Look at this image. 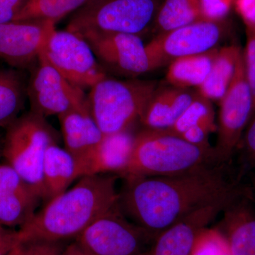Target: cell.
Returning a JSON list of instances; mask_svg holds the SVG:
<instances>
[{"label": "cell", "instance_id": "6da1fadb", "mask_svg": "<svg viewBox=\"0 0 255 255\" xmlns=\"http://www.w3.org/2000/svg\"><path fill=\"white\" fill-rule=\"evenodd\" d=\"M226 164H210L165 177L124 179L118 206L134 224L156 236L193 211L228 200L246 187L228 177Z\"/></svg>", "mask_w": 255, "mask_h": 255}, {"label": "cell", "instance_id": "7a4b0ae2", "mask_svg": "<svg viewBox=\"0 0 255 255\" xmlns=\"http://www.w3.org/2000/svg\"><path fill=\"white\" fill-rule=\"evenodd\" d=\"M117 177L97 174L48 201L18 231L19 245L31 241L63 242L76 238L96 220L118 204Z\"/></svg>", "mask_w": 255, "mask_h": 255}, {"label": "cell", "instance_id": "3957f363", "mask_svg": "<svg viewBox=\"0 0 255 255\" xmlns=\"http://www.w3.org/2000/svg\"><path fill=\"white\" fill-rule=\"evenodd\" d=\"M220 164L214 147H198L168 130L145 128L134 136L130 159L121 177H165Z\"/></svg>", "mask_w": 255, "mask_h": 255}, {"label": "cell", "instance_id": "277c9868", "mask_svg": "<svg viewBox=\"0 0 255 255\" xmlns=\"http://www.w3.org/2000/svg\"><path fill=\"white\" fill-rule=\"evenodd\" d=\"M1 157L41 199H46L43 166L47 149L58 144L59 134L46 118L29 111L6 128Z\"/></svg>", "mask_w": 255, "mask_h": 255}, {"label": "cell", "instance_id": "5b68a950", "mask_svg": "<svg viewBox=\"0 0 255 255\" xmlns=\"http://www.w3.org/2000/svg\"><path fill=\"white\" fill-rule=\"evenodd\" d=\"M151 80H119L107 75L87 95L89 110L105 135L127 131L142 112L157 89Z\"/></svg>", "mask_w": 255, "mask_h": 255}, {"label": "cell", "instance_id": "8992f818", "mask_svg": "<svg viewBox=\"0 0 255 255\" xmlns=\"http://www.w3.org/2000/svg\"><path fill=\"white\" fill-rule=\"evenodd\" d=\"M163 0H88L72 15L66 29L87 33H152Z\"/></svg>", "mask_w": 255, "mask_h": 255}, {"label": "cell", "instance_id": "52a82bcc", "mask_svg": "<svg viewBox=\"0 0 255 255\" xmlns=\"http://www.w3.org/2000/svg\"><path fill=\"white\" fill-rule=\"evenodd\" d=\"M220 104L218 139L214 150L218 162L228 164L238 150L255 112L243 50L238 60L232 82Z\"/></svg>", "mask_w": 255, "mask_h": 255}, {"label": "cell", "instance_id": "ba28073f", "mask_svg": "<svg viewBox=\"0 0 255 255\" xmlns=\"http://www.w3.org/2000/svg\"><path fill=\"white\" fill-rule=\"evenodd\" d=\"M228 19L199 20L153 37L145 44L152 70L182 57L206 53L217 48L229 33Z\"/></svg>", "mask_w": 255, "mask_h": 255}, {"label": "cell", "instance_id": "9c48e42d", "mask_svg": "<svg viewBox=\"0 0 255 255\" xmlns=\"http://www.w3.org/2000/svg\"><path fill=\"white\" fill-rule=\"evenodd\" d=\"M153 240L152 235L129 222L118 204L75 238L85 255H140L144 245Z\"/></svg>", "mask_w": 255, "mask_h": 255}, {"label": "cell", "instance_id": "30bf717a", "mask_svg": "<svg viewBox=\"0 0 255 255\" xmlns=\"http://www.w3.org/2000/svg\"><path fill=\"white\" fill-rule=\"evenodd\" d=\"M29 73L26 95L31 112L45 118L72 110L90 112L84 90L64 78L42 53Z\"/></svg>", "mask_w": 255, "mask_h": 255}, {"label": "cell", "instance_id": "8fae6325", "mask_svg": "<svg viewBox=\"0 0 255 255\" xmlns=\"http://www.w3.org/2000/svg\"><path fill=\"white\" fill-rule=\"evenodd\" d=\"M41 53L64 78L82 90L91 89L107 76L86 40L68 30L55 29Z\"/></svg>", "mask_w": 255, "mask_h": 255}, {"label": "cell", "instance_id": "7c38bea8", "mask_svg": "<svg viewBox=\"0 0 255 255\" xmlns=\"http://www.w3.org/2000/svg\"><path fill=\"white\" fill-rule=\"evenodd\" d=\"M81 36L91 47L106 73L136 78L152 70L141 37L128 33H87Z\"/></svg>", "mask_w": 255, "mask_h": 255}, {"label": "cell", "instance_id": "4fadbf2b", "mask_svg": "<svg viewBox=\"0 0 255 255\" xmlns=\"http://www.w3.org/2000/svg\"><path fill=\"white\" fill-rule=\"evenodd\" d=\"M55 23L48 20L11 21L0 24V59L17 70H30L38 62Z\"/></svg>", "mask_w": 255, "mask_h": 255}, {"label": "cell", "instance_id": "5bb4252c", "mask_svg": "<svg viewBox=\"0 0 255 255\" xmlns=\"http://www.w3.org/2000/svg\"><path fill=\"white\" fill-rule=\"evenodd\" d=\"M233 198L204 206L188 214L159 233L150 248L140 255H191L199 235L223 212Z\"/></svg>", "mask_w": 255, "mask_h": 255}, {"label": "cell", "instance_id": "9a60e30c", "mask_svg": "<svg viewBox=\"0 0 255 255\" xmlns=\"http://www.w3.org/2000/svg\"><path fill=\"white\" fill-rule=\"evenodd\" d=\"M216 229L222 234L231 255H255V202L245 187L230 201Z\"/></svg>", "mask_w": 255, "mask_h": 255}, {"label": "cell", "instance_id": "2e32d148", "mask_svg": "<svg viewBox=\"0 0 255 255\" xmlns=\"http://www.w3.org/2000/svg\"><path fill=\"white\" fill-rule=\"evenodd\" d=\"M41 198L8 164L0 163V223L21 228L35 214Z\"/></svg>", "mask_w": 255, "mask_h": 255}, {"label": "cell", "instance_id": "e0dca14e", "mask_svg": "<svg viewBox=\"0 0 255 255\" xmlns=\"http://www.w3.org/2000/svg\"><path fill=\"white\" fill-rule=\"evenodd\" d=\"M133 140L134 136L128 130L105 135L91 153L78 161L82 177L107 174L120 175L130 159Z\"/></svg>", "mask_w": 255, "mask_h": 255}, {"label": "cell", "instance_id": "ac0fdd59", "mask_svg": "<svg viewBox=\"0 0 255 255\" xmlns=\"http://www.w3.org/2000/svg\"><path fill=\"white\" fill-rule=\"evenodd\" d=\"M198 94L191 89L173 86L157 88L139 120L145 128H170Z\"/></svg>", "mask_w": 255, "mask_h": 255}, {"label": "cell", "instance_id": "d6986e66", "mask_svg": "<svg viewBox=\"0 0 255 255\" xmlns=\"http://www.w3.org/2000/svg\"><path fill=\"white\" fill-rule=\"evenodd\" d=\"M58 118L65 149L78 161L91 153L105 137L89 111L72 110Z\"/></svg>", "mask_w": 255, "mask_h": 255}, {"label": "cell", "instance_id": "ffe728a7", "mask_svg": "<svg viewBox=\"0 0 255 255\" xmlns=\"http://www.w3.org/2000/svg\"><path fill=\"white\" fill-rule=\"evenodd\" d=\"M82 177L78 159L58 144L47 149L43 166V184L48 201L68 189L78 178Z\"/></svg>", "mask_w": 255, "mask_h": 255}, {"label": "cell", "instance_id": "44dd1931", "mask_svg": "<svg viewBox=\"0 0 255 255\" xmlns=\"http://www.w3.org/2000/svg\"><path fill=\"white\" fill-rule=\"evenodd\" d=\"M243 50L236 44L219 48L207 78L198 88L199 95L210 101L221 102L232 82Z\"/></svg>", "mask_w": 255, "mask_h": 255}, {"label": "cell", "instance_id": "7402d4cb", "mask_svg": "<svg viewBox=\"0 0 255 255\" xmlns=\"http://www.w3.org/2000/svg\"><path fill=\"white\" fill-rule=\"evenodd\" d=\"M219 48L206 53L182 57L169 64L166 80L171 86L190 89L205 81Z\"/></svg>", "mask_w": 255, "mask_h": 255}, {"label": "cell", "instance_id": "603a6c76", "mask_svg": "<svg viewBox=\"0 0 255 255\" xmlns=\"http://www.w3.org/2000/svg\"><path fill=\"white\" fill-rule=\"evenodd\" d=\"M28 78L22 70L0 69V128L17 118L27 98Z\"/></svg>", "mask_w": 255, "mask_h": 255}, {"label": "cell", "instance_id": "cb8c5ba5", "mask_svg": "<svg viewBox=\"0 0 255 255\" xmlns=\"http://www.w3.org/2000/svg\"><path fill=\"white\" fill-rule=\"evenodd\" d=\"M199 20H202L199 0H163L152 33L157 36Z\"/></svg>", "mask_w": 255, "mask_h": 255}, {"label": "cell", "instance_id": "d4e9b609", "mask_svg": "<svg viewBox=\"0 0 255 255\" xmlns=\"http://www.w3.org/2000/svg\"><path fill=\"white\" fill-rule=\"evenodd\" d=\"M88 0H28L13 21L48 20L56 24L67 15L75 12Z\"/></svg>", "mask_w": 255, "mask_h": 255}, {"label": "cell", "instance_id": "484cf974", "mask_svg": "<svg viewBox=\"0 0 255 255\" xmlns=\"http://www.w3.org/2000/svg\"><path fill=\"white\" fill-rule=\"evenodd\" d=\"M201 124L217 130V125L215 122V112L211 101L198 94L177 122L167 130L179 135L189 128Z\"/></svg>", "mask_w": 255, "mask_h": 255}, {"label": "cell", "instance_id": "4316f807", "mask_svg": "<svg viewBox=\"0 0 255 255\" xmlns=\"http://www.w3.org/2000/svg\"><path fill=\"white\" fill-rule=\"evenodd\" d=\"M226 242L216 228H206L196 240L191 255H223L228 252Z\"/></svg>", "mask_w": 255, "mask_h": 255}, {"label": "cell", "instance_id": "83f0119b", "mask_svg": "<svg viewBox=\"0 0 255 255\" xmlns=\"http://www.w3.org/2000/svg\"><path fill=\"white\" fill-rule=\"evenodd\" d=\"M236 0H199L201 18L208 21L227 19Z\"/></svg>", "mask_w": 255, "mask_h": 255}, {"label": "cell", "instance_id": "f1b7e54d", "mask_svg": "<svg viewBox=\"0 0 255 255\" xmlns=\"http://www.w3.org/2000/svg\"><path fill=\"white\" fill-rule=\"evenodd\" d=\"M241 144L243 163L241 173L243 174L245 169L251 172L255 170V112L247 126L240 145Z\"/></svg>", "mask_w": 255, "mask_h": 255}, {"label": "cell", "instance_id": "f546056e", "mask_svg": "<svg viewBox=\"0 0 255 255\" xmlns=\"http://www.w3.org/2000/svg\"><path fill=\"white\" fill-rule=\"evenodd\" d=\"M18 255H62L63 242L31 241L19 245Z\"/></svg>", "mask_w": 255, "mask_h": 255}, {"label": "cell", "instance_id": "4dcf8cb0", "mask_svg": "<svg viewBox=\"0 0 255 255\" xmlns=\"http://www.w3.org/2000/svg\"><path fill=\"white\" fill-rule=\"evenodd\" d=\"M215 131H216V130L213 128L201 124V125H196L189 128L179 135V136L182 137L184 140L192 145L210 148L212 147L209 143V135L211 132Z\"/></svg>", "mask_w": 255, "mask_h": 255}, {"label": "cell", "instance_id": "1f68e13d", "mask_svg": "<svg viewBox=\"0 0 255 255\" xmlns=\"http://www.w3.org/2000/svg\"><path fill=\"white\" fill-rule=\"evenodd\" d=\"M234 7L246 28L255 30V0H236Z\"/></svg>", "mask_w": 255, "mask_h": 255}, {"label": "cell", "instance_id": "d6a6232c", "mask_svg": "<svg viewBox=\"0 0 255 255\" xmlns=\"http://www.w3.org/2000/svg\"><path fill=\"white\" fill-rule=\"evenodd\" d=\"M19 245L18 231L0 223V255H8Z\"/></svg>", "mask_w": 255, "mask_h": 255}, {"label": "cell", "instance_id": "836d02e7", "mask_svg": "<svg viewBox=\"0 0 255 255\" xmlns=\"http://www.w3.org/2000/svg\"><path fill=\"white\" fill-rule=\"evenodd\" d=\"M28 0H0V24L13 21Z\"/></svg>", "mask_w": 255, "mask_h": 255}, {"label": "cell", "instance_id": "e575fe53", "mask_svg": "<svg viewBox=\"0 0 255 255\" xmlns=\"http://www.w3.org/2000/svg\"><path fill=\"white\" fill-rule=\"evenodd\" d=\"M246 46L243 50V56L248 73L255 65V30L246 28Z\"/></svg>", "mask_w": 255, "mask_h": 255}, {"label": "cell", "instance_id": "d590c367", "mask_svg": "<svg viewBox=\"0 0 255 255\" xmlns=\"http://www.w3.org/2000/svg\"><path fill=\"white\" fill-rule=\"evenodd\" d=\"M248 82H249L250 87H251L252 96H253V105H254V110L255 112V65L252 69L251 71L248 72Z\"/></svg>", "mask_w": 255, "mask_h": 255}, {"label": "cell", "instance_id": "8d00e7d4", "mask_svg": "<svg viewBox=\"0 0 255 255\" xmlns=\"http://www.w3.org/2000/svg\"><path fill=\"white\" fill-rule=\"evenodd\" d=\"M62 255H85L81 250L77 246L76 243L74 242L72 244L69 245L65 248Z\"/></svg>", "mask_w": 255, "mask_h": 255}, {"label": "cell", "instance_id": "74e56055", "mask_svg": "<svg viewBox=\"0 0 255 255\" xmlns=\"http://www.w3.org/2000/svg\"><path fill=\"white\" fill-rule=\"evenodd\" d=\"M251 190L252 194H253V199H254L255 202V170L253 171L251 173Z\"/></svg>", "mask_w": 255, "mask_h": 255}, {"label": "cell", "instance_id": "f35d334b", "mask_svg": "<svg viewBox=\"0 0 255 255\" xmlns=\"http://www.w3.org/2000/svg\"><path fill=\"white\" fill-rule=\"evenodd\" d=\"M19 251L20 248L19 245H18V246L16 247V248H15L13 250V251H11L8 255H18V254H19Z\"/></svg>", "mask_w": 255, "mask_h": 255}, {"label": "cell", "instance_id": "ab89813d", "mask_svg": "<svg viewBox=\"0 0 255 255\" xmlns=\"http://www.w3.org/2000/svg\"><path fill=\"white\" fill-rule=\"evenodd\" d=\"M1 157V143L0 142V158Z\"/></svg>", "mask_w": 255, "mask_h": 255}, {"label": "cell", "instance_id": "60d3db41", "mask_svg": "<svg viewBox=\"0 0 255 255\" xmlns=\"http://www.w3.org/2000/svg\"><path fill=\"white\" fill-rule=\"evenodd\" d=\"M223 255H231V253H230V252L228 251V252H227V253H225V254Z\"/></svg>", "mask_w": 255, "mask_h": 255}]
</instances>
